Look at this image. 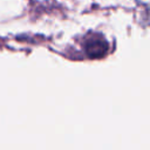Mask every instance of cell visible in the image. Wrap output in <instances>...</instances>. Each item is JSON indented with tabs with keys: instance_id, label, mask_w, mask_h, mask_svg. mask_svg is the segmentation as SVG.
Masks as SVG:
<instances>
[{
	"instance_id": "obj_1",
	"label": "cell",
	"mask_w": 150,
	"mask_h": 150,
	"mask_svg": "<svg viewBox=\"0 0 150 150\" xmlns=\"http://www.w3.org/2000/svg\"><path fill=\"white\" fill-rule=\"evenodd\" d=\"M89 53L95 55L96 53H103L107 49V43L104 40H98V39H93L88 42L87 45Z\"/></svg>"
}]
</instances>
